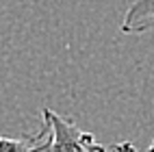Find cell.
<instances>
[{"label": "cell", "mask_w": 154, "mask_h": 152, "mask_svg": "<svg viewBox=\"0 0 154 152\" xmlns=\"http://www.w3.org/2000/svg\"><path fill=\"white\" fill-rule=\"evenodd\" d=\"M111 152H137V148L130 144V141H122V144H115L111 148Z\"/></svg>", "instance_id": "277c9868"}, {"label": "cell", "mask_w": 154, "mask_h": 152, "mask_svg": "<svg viewBox=\"0 0 154 152\" xmlns=\"http://www.w3.org/2000/svg\"><path fill=\"white\" fill-rule=\"evenodd\" d=\"M148 152H154V141H152V146L148 148Z\"/></svg>", "instance_id": "5b68a950"}, {"label": "cell", "mask_w": 154, "mask_h": 152, "mask_svg": "<svg viewBox=\"0 0 154 152\" xmlns=\"http://www.w3.org/2000/svg\"><path fill=\"white\" fill-rule=\"evenodd\" d=\"M46 141H48L46 126L35 135H22V137L0 135V152H46Z\"/></svg>", "instance_id": "3957f363"}, {"label": "cell", "mask_w": 154, "mask_h": 152, "mask_svg": "<svg viewBox=\"0 0 154 152\" xmlns=\"http://www.w3.org/2000/svg\"><path fill=\"white\" fill-rule=\"evenodd\" d=\"M124 35H141L154 30V0H135L122 20Z\"/></svg>", "instance_id": "7a4b0ae2"}, {"label": "cell", "mask_w": 154, "mask_h": 152, "mask_svg": "<svg viewBox=\"0 0 154 152\" xmlns=\"http://www.w3.org/2000/svg\"><path fill=\"white\" fill-rule=\"evenodd\" d=\"M42 117L48 130L46 152H106V148L96 141L94 133L78 128L74 119L61 117L52 109H42Z\"/></svg>", "instance_id": "6da1fadb"}]
</instances>
